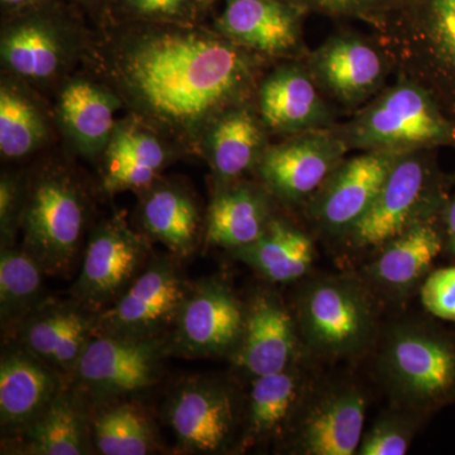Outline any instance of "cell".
I'll return each instance as SVG.
<instances>
[{"mask_svg":"<svg viewBox=\"0 0 455 455\" xmlns=\"http://www.w3.org/2000/svg\"><path fill=\"white\" fill-rule=\"evenodd\" d=\"M429 151L397 158L371 208L347 233L353 245L379 247L420 221L440 218L449 196Z\"/></svg>","mask_w":455,"mask_h":455,"instance_id":"obj_8","label":"cell"},{"mask_svg":"<svg viewBox=\"0 0 455 455\" xmlns=\"http://www.w3.org/2000/svg\"><path fill=\"white\" fill-rule=\"evenodd\" d=\"M309 390L298 363L253 379L241 438L244 447L267 443L291 429Z\"/></svg>","mask_w":455,"mask_h":455,"instance_id":"obj_29","label":"cell"},{"mask_svg":"<svg viewBox=\"0 0 455 455\" xmlns=\"http://www.w3.org/2000/svg\"><path fill=\"white\" fill-rule=\"evenodd\" d=\"M390 64L379 44L358 36L338 35L313 53L307 70L319 88L341 103L355 106L381 88Z\"/></svg>","mask_w":455,"mask_h":455,"instance_id":"obj_23","label":"cell"},{"mask_svg":"<svg viewBox=\"0 0 455 455\" xmlns=\"http://www.w3.org/2000/svg\"><path fill=\"white\" fill-rule=\"evenodd\" d=\"M92 409L68 386L7 451L31 455H88L95 453L92 439Z\"/></svg>","mask_w":455,"mask_h":455,"instance_id":"obj_28","label":"cell"},{"mask_svg":"<svg viewBox=\"0 0 455 455\" xmlns=\"http://www.w3.org/2000/svg\"><path fill=\"white\" fill-rule=\"evenodd\" d=\"M50 0H0V8H2V18L14 16L20 12L27 11L44 4Z\"/></svg>","mask_w":455,"mask_h":455,"instance_id":"obj_41","label":"cell"},{"mask_svg":"<svg viewBox=\"0 0 455 455\" xmlns=\"http://www.w3.org/2000/svg\"><path fill=\"white\" fill-rule=\"evenodd\" d=\"M245 305L224 281L190 283L175 324L167 335L170 355L232 357L243 334Z\"/></svg>","mask_w":455,"mask_h":455,"instance_id":"obj_13","label":"cell"},{"mask_svg":"<svg viewBox=\"0 0 455 455\" xmlns=\"http://www.w3.org/2000/svg\"><path fill=\"white\" fill-rule=\"evenodd\" d=\"M349 148L398 154L455 147V123L423 86L401 76L339 132Z\"/></svg>","mask_w":455,"mask_h":455,"instance_id":"obj_6","label":"cell"},{"mask_svg":"<svg viewBox=\"0 0 455 455\" xmlns=\"http://www.w3.org/2000/svg\"><path fill=\"white\" fill-rule=\"evenodd\" d=\"M25 202V173L3 172L0 179V242L16 245Z\"/></svg>","mask_w":455,"mask_h":455,"instance_id":"obj_38","label":"cell"},{"mask_svg":"<svg viewBox=\"0 0 455 455\" xmlns=\"http://www.w3.org/2000/svg\"><path fill=\"white\" fill-rule=\"evenodd\" d=\"M137 220L143 235L169 248L176 259L196 250L202 214L194 196L178 182L160 178L140 190Z\"/></svg>","mask_w":455,"mask_h":455,"instance_id":"obj_27","label":"cell"},{"mask_svg":"<svg viewBox=\"0 0 455 455\" xmlns=\"http://www.w3.org/2000/svg\"><path fill=\"white\" fill-rule=\"evenodd\" d=\"M83 9L84 13L89 14L94 20L95 26L100 25L104 16L107 0H66Z\"/></svg>","mask_w":455,"mask_h":455,"instance_id":"obj_42","label":"cell"},{"mask_svg":"<svg viewBox=\"0 0 455 455\" xmlns=\"http://www.w3.org/2000/svg\"><path fill=\"white\" fill-rule=\"evenodd\" d=\"M272 283H287L307 274L315 250L309 235L287 221L272 218L265 233L253 243L230 251Z\"/></svg>","mask_w":455,"mask_h":455,"instance_id":"obj_32","label":"cell"},{"mask_svg":"<svg viewBox=\"0 0 455 455\" xmlns=\"http://www.w3.org/2000/svg\"><path fill=\"white\" fill-rule=\"evenodd\" d=\"M379 371L410 411L438 410L455 400V337L430 325L394 326L379 350Z\"/></svg>","mask_w":455,"mask_h":455,"instance_id":"obj_5","label":"cell"},{"mask_svg":"<svg viewBox=\"0 0 455 455\" xmlns=\"http://www.w3.org/2000/svg\"><path fill=\"white\" fill-rule=\"evenodd\" d=\"M339 132L313 130L268 146L257 171L271 196L300 203L315 196L348 151Z\"/></svg>","mask_w":455,"mask_h":455,"instance_id":"obj_14","label":"cell"},{"mask_svg":"<svg viewBox=\"0 0 455 455\" xmlns=\"http://www.w3.org/2000/svg\"><path fill=\"white\" fill-rule=\"evenodd\" d=\"M421 302L431 315L455 323V266L427 275L421 286Z\"/></svg>","mask_w":455,"mask_h":455,"instance_id":"obj_39","label":"cell"},{"mask_svg":"<svg viewBox=\"0 0 455 455\" xmlns=\"http://www.w3.org/2000/svg\"><path fill=\"white\" fill-rule=\"evenodd\" d=\"M53 114L68 147L90 161H100L116 128L122 101L106 83L82 68L57 88Z\"/></svg>","mask_w":455,"mask_h":455,"instance_id":"obj_16","label":"cell"},{"mask_svg":"<svg viewBox=\"0 0 455 455\" xmlns=\"http://www.w3.org/2000/svg\"><path fill=\"white\" fill-rule=\"evenodd\" d=\"M164 415L182 453H228L243 430L244 412L235 388L212 377H188L176 385Z\"/></svg>","mask_w":455,"mask_h":455,"instance_id":"obj_10","label":"cell"},{"mask_svg":"<svg viewBox=\"0 0 455 455\" xmlns=\"http://www.w3.org/2000/svg\"><path fill=\"white\" fill-rule=\"evenodd\" d=\"M92 439L95 453L147 455L158 449L157 431L151 418L134 400H123L92 411Z\"/></svg>","mask_w":455,"mask_h":455,"instance_id":"obj_33","label":"cell"},{"mask_svg":"<svg viewBox=\"0 0 455 455\" xmlns=\"http://www.w3.org/2000/svg\"><path fill=\"white\" fill-rule=\"evenodd\" d=\"M373 27L401 76L427 89L455 123V0H400Z\"/></svg>","mask_w":455,"mask_h":455,"instance_id":"obj_4","label":"cell"},{"mask_svg":"<svg viewBox=\"0 0 455 455\" xmlns=\"http://www.w3.org/2000/svg\"><path fill=\"white\" fill-rule=\"evenodd\" d=\"M152 256L149 239L116 212L90 233L71 300L98 315L121 298Z\"/></svg>","mask_w":455,"mask_h":455,"instance_id":"obj_11","label":"cell"},{"mask_svg":"<svg viewBox=\"0 0 455 455\" xmlns=\"http://www.w3.org/2000/svg\"><path fill=\"white\" fill-rule=\"evenodd\" d=\"M8 339L0 357V424L4 442L17 438L70 386L22 344Z\"/></svg>","mask_w":455,"mask_h":455,"instance_id":"obj_22","label":"cell"},{"mask_svg":"<svg viewBox=\"0 0 455 455\" xmlns=\"http://www.w3.org/2000/svg\"><path fill=\"white\" fill-rule=\"evenodd\" d=\"M442 220L443 238H444V247L448 248L449 252L455 256V194L449 196L444 209L440 214Z\"/></svg>","mask_w":455,"mask_h":455,"instance_id":"obj_40","label":"cell"},{"mask_svg":"<svg viewBox=\"0 0 455 455\" xmlns=\"http://www.w3.org/2000/svg\"><path fill=\"white\" fill-rule=\"evenodd\" d=\"M44 271L23 247H2L0 252V319L8 335L49 301Z\"/></svg>","mask_w":455,"mask_h":455,"instance_id":"obj_34","label":"cell"},{"mask_svg":"<svg viewBox=\"0 0 455 455\" xmlns=\"http://www.w3.org/2000/svg\"><path fill=\"white\" fill-rule=\"evenodd\" d=\"M220 2L221 0H199L200 7H202L205 17H208L212 13V9L215 8V5H218V3Z\"/></svg>","mask_w":455,"mask_h":455,"instance_id":"obj_43","label":"cell"},{"mask_svg":"<svg viewBox=\"0 0 455 455\" xmlns=\"http://www.w3.org/2000/svg\"><path fill=\"white\" fill-rule=\"evenodd\" d=\"M188 287L178 260L152 256L121 298L98 314L97 334L136 339L167 337Z\"/></svg>","mask_w":455,"mask_h":455,"instance_id":"obj_12","label":"cell"},{"mask_svg":"<svg viewBox=\"0 0 455 455\" xmlns=\"http://www.w3.org/2000/svg\"><path fill=\"white\" fill-rule=\"evenodd\" d=\"M184 155L158 132L127 114L118 119L101 155L100 185L108 196L140 191L160 179L176 157Z\"/></svg>","mask_w":455,"mask_h":455,"instance_id":"obj_20","label":"cell"},{"mask_svg":"<svg viewBox=\"0 0 455 455\" xmlns=\"http://www.w3.org/2000/svg\"><path fill=\"white\" fill-rule=\"evenodd\" d=\"M268 196L265 187L239 180L215 188L206 217V244L233 251L256 242L274 218Z\"/></svg>","mask_w":455,"mask_h":455,"instance_id":"obj_30","label":"cell"},{"mask_svg":"<svg viewBox=\"0 0 455 455\" xmlns=\"http://www.w3.org/2000/svg\"><path fill=\"white\" fill-rule=\"evenodd\" d=\"M199 0H107L103 23H205ZM98 25V26H100Z\"/></svg>","mask_w":455,"mask_h":455,"instance_id":"obj_35","label":"cell"},{"mask_svg":"<svg viewBox=\"0 0 455 455\" xmlns=\"http://www.w3.org/2000/svg\"><path fill=\"white\" fill-rule=\"evenodd\" d=\"M267 133L254 100L227 110L212 123L199 156L211 166L215 188L238 181L248 171L257 169L268 147Z\"/></svg>","mask_w":455,"mask_h":455,"instance_id":"obj_25","label":"cell"},{"mask_svg":"<svg viewBox=\"0 0 455 455\" xmlns=\"http://www.w3.org/2000/svg\"><path fill=\"white\" fill-rule=\"evenodd\" d=\"M296 316L275 293L257 292L245 307L243 334L230 361L252 379L281 372L300 359Z\"/></svg>","mask_w":455,"mask_h":455,"instance_id":"obj_19","label":"cell"},{"mask_svg":"<svg viewBox=\"0 0 455 455\" xmlns=\"http://www.w3.org/2000/svg\"><path fill=\"white\" fill-rule=\"evenodd\" d=\"M80 7L50 0L14 16L2 18V71L20 77L42 94L55 92L85 65L95 29Z\"/></svg>","mask_w":455,"mask_h":455,"instance_id":"obj_2","label":"cell"},{"mask_svg":"<svg viewBox=\"0 0 455 455\" xmlns=\"http://www.w3.org/2000/svg\"><path fill=\"white\" fill-rule=\"evenodd\" d=\"M44 95L20 77L2 71L0 154L5 160H23L52 142L55 114Z\"/></svg>","mask_w":455,"mask_h":455,"instance_id":"obj_26","label":"cell"},{"mask_svg":"<svg viewBox=\"0 0 455 455\" xmlns=\"http://www.w3.org/2000/svg\"><path fill=\"white\" fill-rule=\"evenodd\" d=\"M366 411L367 398L352 383H337L313 394L307 392L291 427L296 453H357Z\"/></svg>","mask_w":455,"mask_h":455,"instance_id":"obj_15","label":"cell"},{"mask_svg":"<svg viewBox=\"0 0 455 455\" xmlns=\"http://www.w3.org/2000/svg\"><path fill=\"white\" fill-rule=\"evenodd\" d=\"M420 419V418H418ZM418 419L406 414L383 416L362 436L359 455H403L409 451Z\"/></svg>","mask_w":455,"mask_h":455,"instance_id":"obj_36","label":"cell"},{"mask_svg":"<svg viewBox=\"0 0 455 455\" xmlns=\"http://www.w3.org/2000/svg\"><path fill=\"white\" fill-rule=\"evenodd\" d=\"M169 355L167 337L136 339L97 334L80 358L70 387L92 411L132 400L160 381L164 359Z\"/></svg>","mask_w":455,"mask_h":455,"instance_id":"obj_9","label":"cell"},{"mask_svg":"<svg viewBox=\"0 0 455 455\" xmlns=\"http://www.w3.org/2000/svg\"><path fill=\"white\" fill-rule=\"evenodd\" d=\"M295 316L307 348L323 358L355 357L376 338V311L370 293L350 278L311 281L299 296Z\"/></svg>","mask_w":455,"mask_h":455,"instance_id":"obj_7","label":"cell"},{"mask_svg":"<svg viewBox=\"0 0 455 455\" xmlns=\"http://www.w3.org/2000/svg\"><path fill=\"white\" fill-rule=\"evenodd\" d=\"M267 60L205 23H103L83 68L116 92L123 109L184 155L199 156L221 114L256 97Z\"/></svg>","mask_w":455,"mask_h":455,"instance_id":"obj_1","label":"cell"},{"mask_svg":"<svg viewBox=\"0 0 455 455\" xmlns=\"http://www.w3.org/2000/svg\"><path fill=\"white\" fill-rule=\"evenodd\" d=\"M443 248L444 238L436 220L420 221L385 244L368 267V277L385 292L405 295L430 274Z\"/></svg>","mask_w":455,"mask_h":455,"instance_id":"obj_31","label":"cell"},{"mask_svg":"<svg viewBox=\"0 0 455 455\" xmlns=\"http://www.w3.org/2000/svg\"><path fill=\"white\" fill-rule=\"evenodd\" d=\"M401 155L366 151L343 161L314 196L313 220L325 232L347 235L371 208Z\"/></svg>","mask_w":455,"mask_h":455,"instance_id":"obj_18","label":"cell"},{"mask_svg":"<svg viewBox=\"0 0 455 455\" xmlns=\"http://www.w3.org/2000/svg\"><path fill=\"white\" fill-rule=\"evenodd\" d=\"M257 112L267 132L298 134L322 130L329 121L328 108L307 68L278 66L260 79L254 97Z\"/></svg>","mask_w":455,"mask_h":455,"instance_id":"obj_24","label":"cell"},{"mask_svg":"<svg viewBox=\"0 0 455 455\" xmlns=\"http://www.w3.org/2000/svg\"><path fill=\"white\" fill-rule=\"evenodd\" d=\"M90 211L85 184L66 161L47 158L25 173L22 247L44 274L66 277L73 272Z\"/></svg>","mask_w":455,"mask_h":455,"instance_id":"obj_3","label":"cell"},{"mask_svg":"<svg viewBox=\"0 0 455 455\" xmlns=\"http://www.w3.org/2000/svg\"><path fill=\"white\" fill-rule=\"evenodd\" d=\"M95 335L97 314L84 309L71 299H50L20 323L11 338L61 374L70 385L80 358Z\"/></svg>","mask_w":455,"mask_h":455,"instance_id":"obj_21","label":"cell"},{"mask_svg":"<svg viewBox=\"0 0 455 455\" xmlns=\"http://www.w3.org/2000/svg\"><path fill=\"white\" fill-rule=\"evenodd\" d=\"M307 13L329 17L358 18L370 25L385 20L400 0H291Z\"/></svg>","mask_w":455,"mask_h":455,"instance_id":"obj_37","label":"cell"},{"mask_svg":"<svg viewBox=\"0 0 455 455\" xmlns=\"http://www.w3.org/2000/svg\"><path fill=\"white\" fill-rule=\"evenodd\" d=\"M212 27L242 49L263 59L291 57L300 47L307 12L291 0H221Z\"/></svg>","mask_w":455,"mask_h":455,"instance_id":"obj_17","label":"cell"}]
</instances>
